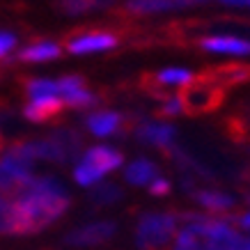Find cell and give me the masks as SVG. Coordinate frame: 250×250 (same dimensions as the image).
<instances>
[{"label": "cell", "instance_id": "obj_30", "mask_svg": "<svg viewBox=\"0 0 250 250\" xmlns=\"http://www.w3.org/2000/svg\"><path fill=\"white\" fill-rule=\"evenodd\" d=\"M0 143H2V138H0Z\"/></svg>", "mask_w": 250, "mask_h": 250}, {"label": "cell", "instance_id": "obj_8", "mask_svg": "<svg viewBox=\"0 0 250 250\" xmlns=\"http://www.w3.org/2000/svg\"><path fill=\"white\" fill-rule=\"evenodd\" d=\"M58 94H60L62 106L69 108H92L99 101V97L85 85V81L78 74H67L58 78Z\"/></svg>", "mask_w": 250, "mask_h": 250}, {"label": "cell", "instance_id": "obj_14", "mask_svg": "<svg viewBox=\"0 0 250 250\" xmlns=\"http://www.w3.org/2000/svg\"><path fill=\"white\" fill-rule=\"evenodd\" d=\"M122 126H124V117L122 113L117 110H94L85 117V129L90 131L92 136L97 138H108V136H115V133H120Z\"/></svg>", "mask_w": 250, "mask_h": 250}, {"label": "cell", "instance_id": "obj_2", "mask_svg": "<svg viewBox=\"0 0 250 250\" xmlns=\"http://www.w3.org/2000/svg\"><path fill=\"white\" fill-rule=\"evenodd\" d=\"M122 163H124V154L120 149L108 147V145H94L78 156V163L74 167V179L78 186L92 188L108 172H115L117 167H122Z\"/></svg>", "mask_w": 250, "mask_h": 250}, {"label": "cell", "instance_id": "obj_29", "mask_svg": "<svg viewBox=\"0 0 250 250\" xmlns=\"http://www.w3.org/2000/svg\"><path fill=\"white\" fill-rule=\"evenodd\" d=\"M239 225H241V228H246V229H250V211L243 213L241 218H239Z\"/></svg>", "mask_w": 250, "mask_h": 250}, {"label": "cell", "instance_id": "obj_4", "mask_svg": "<svg viewBox=\"0 0 250 250\" xmlns=\"http://www.w3.org/2000/svg\"><path fill=\"white\" fill-rule=\"evenodd\" d=\"M179 218L172 211L143 213L136 228V246L140 250H167L174 239Z\"/></svg>", "mask_w": 250, "mask_h": 250}, {"label": "cell", "instance_id": "obj_9", "mask_svg": "<svg viewBox=\"0 0 250 250\" xmlns=\"http://www.w3.org/2000/svg\"><path fill=\"white\" fill-rule=\"evenodd\" d=\"M133 133L143 145H149V147H156V149H163V152H170L174 147V140H177V129L170 122L159 120L138 122Z\"/></svg>", "mask_w": 250, "mask_h": 250}, {"label": "cell", "instance_id": "obj_10", "mask_svg": "<svg viewBox=\"0 0 250 250\" xmlns=\"http://www.w3.org/2000/svg\"><path fill=\"white\" fill-rule=\"evenodd\" d=\"M184 101V110L186 113H209L218 106V87H213L211 83L205 81H193L190 85L184 87V92L179 94Z\"/></svg>", "mask_w": 250, "mask_h": 250}, {"label": "cell", "instance_id": "obj_24", "mask_svg": "<svg viewBox=\"0 0 250 250\" xmlns=\"http://www.w3.org/2000/svg\"><path fill=\"white\" fill-rule=\"evenodd\" d=\"M163 117H177V115L186 113L184 110V101L179 94H170L167 99H163V104H161V110H159Z\"/></svg>", "mask_w": 250, "mask_h": 250}, {"label": "cell", "instance_id": "obj_16", "mask_svg": "<svg viewBox=\"0 0 250 250\" xmlns=\"http://www.w3.org/2000/svg\"><path fill=\"white\" fill-rule=\"evenodd\" d=\"M62 101L60 97H44V99H30L25 108H23V115L25 120L37 122V124H44V122H51L53 117L62 113Z\"/></svg>", "mask_w": 250, "mask_h": 250}, {"label": "cell", "instance_id": "obj_23", "mask_svg": "<svg viewBox=\"0 0 250 250\" xmlns=\"http://www.w3.org/2000/svg\"><path fill=\"white\" fill-rule=\"evenodd\" d=\"M108 0H60V9L69 16H81L94 9L106 7Z\"/></svg>", "mask_w": 250, "mask_h": 250}, {"label": "cell", "instance_id": "obj_18", "mask_svg": "<svg viewBox=\"0 0 250 250\" xmlns=\"http://www.w3.org/2000/svg\"><path fill=\"white\" fill-rule=\"evenodd\" d=\"M193 197H195L197 202L205 207L207 211H211V213H228L229 209L236 205V200L229 195V193H223V190H211V188L193 190Z\"/></svg>", "mask_w": 250, "mask_h": 250}, {"label": "cell", "instance_id": "obj_12", "mask_svg": "<svg viewBox=\"0 0 250 250\" xmlns=\"http://www.w3.org/2000/svg\"><path fill=\"white\" fill-rule=\"evenodd\" d=\"M115 232H117V225H115L113 220H97V223H87L83 228L69 232V234L64 236V243L78 246V248L99 246V243H106L108 239H113Z\"/></svg>", "mask_w": 250, "mask_h": 250}, {"label": "cell", "instance_id": "obj_28", "mask_svg": "<svg viewBox=\"0 0 250 250\" xmlns=\"http://www.w3.org/2000/svg\"><path fill=\"white\" fill-rule=\"evenodd\" d=\"M216 2L232 9H250V0H216Z\"/></svg>", "mask_w": 250, "mask_h": 250}, {"label": "cell", "instance_id": "obj_11", "mask_svg": "<svg viewBox=\"0 0 250 250\" xmlns=\"http://www.w3.org/2000/svg\"><path fill=\"white\" fill-rule=\"evenodd\" d=\"M209 0H126V12L133 16H156L200 7Z\"/></svg>", "mask_w": 250, "mask_h": 250}, {"label": "cell", "instance_id": "obj_21", "mask_svg": "<svg viewBox=\"0 0 250 250\" xmlns=\"http://www.w3.org/2000/svg\"><path fill=\"white\" fill-rule=\"evenodd\" d=\"M25 94H28V99L60 97L58 94V81H53V78H30V81H25Z\"/></svg>", "mask_w": 250, "mask_h": 250}, {"label": "cell", "instance_id": "obj_22", "mask_svg": "<svg viewBox=\"0 0 250 250\" xmlns=\"http://www.w3.org/2000/svg\"><path fill=\"white\" fill-rule=\"evenodd\" d=\"M90 200L92 205L97 207H108V205H115L117 200H122V188L115 186V184H94V190L90 193Z\"/></svg>", "mask_w": 250, "mask_h": 250}, {"label": "cell", "instance_id": "obj_5", "mask_svg": "<svg viewBox=\"0 0 250 250\" xmlns=\"http://www.w3.org/2000/svg\"><path fill=\"white\" fill-rule=\"evenodd\" d=\"M32 166L35 159L28 149V143L12 145L5 149L0 156V193L5 197L12 195L25 179L32 177Z\"/></svg>", "mask_w": 250, "mask_h": 250}, {"label": "cell", "instance_id": "obj_1", "mask_svg": "<svg viewBox=\"0 0 250 250\" xmlns=\"http://www.w3.org/2000/svg\"><path fill=\"white\" fill-rule=\"evenodd\" d=\"M9 200V223L7 234L28 236L37 234L55 220H60L67 213L71 197L60 179L55 177H35L19 186L7 195Z\"/></svg>", "mask_w": 250, "mask_h": 250}, {"label": "cell", "instance_id": "obj_17", "mask_svg": "<svg viewBox=\"0 0 250 250\" xmlns=\"http://www.w3.org/2000/svg\"><path fill=\"white\" fill-rule=\"evenodd\" d=\"M159 177V166L149 159H136L124 167V179L131 186H149Z\"/></svg>", "mask_w": 250, "mask_h": 250}, {"label": "cell", "instance_id": "obj_19", "mask_svg": "<svg viewBox=\"0 0 250 250\" xmlns=\"http://www.w3.org/2000/svg\"><path fill=\"white\" fill-rule=\"evenodd\" d=\"M154 78H156V85H161V87H182L184 90L186 85L195 81V74L186 67H166Z\"/></svg>", "mask_w": 250, "mask_h": 250}, {"label": "cell", "instance_id": "obj_20", "mask_svg": "<svg viewBox=\"0 0 250 250\" xmlns=\"http://www.w3.org/2000/svg\"><path fill=\"white\" fill-rule=\"evenodd\" d=\"M197 216H200V213H197ZM172 250H207L205 239H202V229L197 225V218L193 220V223H188V225L177 234Z\"/></svg>", "mask_w": 250, "mask_h": 250}, {"label": "cell", "instance_id": "obj_26", "mask_svg": "<svg viewBox=\"0 0 250 250\" xmlns=\"http://www.w3.org/2000/svg\"><path fill=\"white\" fill-rule=\"evenodd\" d=\"M170 188H172V186H170V182H167V179H163L161 174L154 179L152 184H149V193H152V195H156V197L167 195V193H170Z\"/></svg>", "mask_w": 250, "mask_h": 250}, {"label": "cell", "instance_id": "obj_6", "mask_svg": "<svg viewBox=\"0 0 250 250\" xmlns=\"http://www.w3.org/2000/svg\"><path fill=\"white\" fill-rule=\"evenodd\" d=\"M197 225L202 229L207 250H250V236L239 234L228 220L200 213Z\"/></svg>", "mask_w": 250, "mask_h": 250}, {"label": "cell", "instance_id": "obj_15", "mask_svg": "<svg viewBox=\"0 0 250 250\" xmlns=\"http://www.w3.org/2000/svg\"><path fill=\"white\" fill-rule=\"evenodd\" d=\"M62 55V44L53 39H39L32 44L23 46L19 51V60L30 62V64H42V62H53Z\"/></svg>", "mask_w": 250, "mask_h": 250}, {"label": "cell", "instance_id": "obj_13", "mask_svg": "<svg viewBox=\"0 0 250 250\" xmlns=\"http://www.w3.org/2000/svg\"><path fill=\"white\" fill-rule=\"evenodd\" d=\"M202 51L211 55H228V58H250V39L239 35H209L200 42Z\"/></svg>", "mask_w": 250, "mask_h": 250}, {"label": "cell", "instance_id": "obj_7", "mask_svg": "<svg viewBox=\"0 0 250 250\" xmlns=\"http://www.w3.org/2000/svg\"><path fill=\"white\" fill-rule=\"evenodd\" d=\"M117 44H120V39H117L115 32L87 30V32L71 35L69 42L64 44V48H67L71 55H92V53H106V51H113Z\"/></svg>", "mask_w": 250, "mask_h": 250}, {"label": "cell", "instance_id": "obj_27", "mask_svg": "<svg viewBox=\"0 0 250 250\" xmlns=\"http://www.w3.org/2000/svg\"><path fill=\"white\" fill-rule=\"evenodd\" d=\"M7 223H9V200L0 193V236L7 234Z\"/></svg>", "mask_w": 250, "mask_h": 250}, {"label": "cell", "instance_id": "obj_25", "mask_svg": "<svg viewBox=\"0 0 250 250\" xmlns=\"http://www.w3.org/2000/svg\"><path fill=\"white\" fill-rule=\"evenodd\" d=\"M19 37L12 30H0V60H5L16 51Z\"/></svg>", "mask_w": 250, "mask_h": 250}, {"label": "cell", "instance_id": "obj_3", "mask_svg": "<svg viewBox=\"0 0 250 250\" xmlns=\"http://www.w3.org/2000/svg\"><path fill=\"white\" fill-rule=\"evenodd\" d=\"M35 161H48V163H71L83 154V138L74 129H58L51 136L39 138V140H28Z\"/></svg>", "mask_w": 250, "mask_h": 250}]
</instances>
